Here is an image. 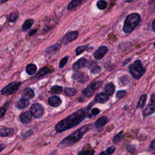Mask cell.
Here are the masks:
<instances>
[{
	"label": "cell",
	"instance_id": "1",
	"mask_svg": "<svg viewBox=\"0 0 155 155\" xmlns=\"http://www.w3.org/2000/svg\"><path fill=\"white\" fill-rule=\"evenodd\" d=\"M88 108L80 109L69 116L61 120L55 126L57 133H61L69 130L79 125L85 117H87Z\"/></svg>",
	"mask_w": 155,
	"mask_h": 155
},
{
	"label": "cell",
	"instance_id": "2",
	"mask_svg": "<svg viewBox=\"0 0 155 155\" xmlns=\"http://www.w3.org/2000/svg\"><path fill=\"white\" fill-rule=\"evenodd\" d=\"M91 127H92L91 124H87V125H84L83 127H81L78 130H76L72 134H70L68 136L62 139L60 142L59 146L62 148H64V147H70L73 144L79 141L86 133H87L89 130H90V129L91 128Z\"/></svg>",
	"mask_w": 155,
	"mask_h": 155
},
{
	"label": "cell",
	"instance_id": "3",
	"mask_svg": "<svg viewBox=\"0 0 155 155\" xmlns=\"http://www.w3.org/2000/svg\"><path fill=\"white\" fill-rule=\"evenodd\" d=\"M140 22V16L139 13H134L128 15L125 20L123 30L126 33L131 32Z\"/></svg>",
	"mask_w": 155,
	"mask_h": 155
},
{
	"label": "cell",
	"instance_id": "4",
	"mask_svg": "<svg viewBox=\"0 0 155 155\" xmlns=\"http://www.w3.org/2000/svg\"><path fill=\"white\" fill-rule=\"evenodd\" d=\"M128 68L132 76L136 79H138L142 77L145 71L139 60L136 61L133 64H131Z\"/></svg>",
	"mask_w": 155,
	"mask_h": 155
},
{
	"label": "cell",
	"instance_id": "5",
	"mask_svg": "<svg viewBox=\"0 0 155 155\" xmlns=\"http://www.w3.org/2000/svg\"><path fill=\"white\" fill-rule=\"evenodd\" d=\"M22 83L21 82H13L8 84L7 85L5 86L1 90V94H12L15 93L21 85Z\"/></svg>",
	"mask_w": 155,
	"mask_h": 155
},
{
	"label": "cell",
	"instance_id": "6",
	"mask_svg": "<svg viewBox=\"0 0 155 155\" xmlns=\"http://www.w3.org/2000/svg\"><path fill=\"white\" fill-rule=\"evenodd\" d=\"M30 113L32 116L35 118H40L44 114V108L39 103L33 104L30 108Z\"/></svg>",
	"mask_w": 155,
	"mask_h": 155
},
{
	"label": "cell",
	"instance_id": "7",
	"mask_svg": "<svg viewBox=\"0 0 155 155\" xmlns=\"http://www.w3.org/2000/svg\"><path fill=\"white\" fill-rule=\"evenodd\" d=\"M154 93H153L151 97V103L149 104L143 111V116L147 117L154 113Z\"/></svg>",
	"mask_w": 155,
	"mask_h": 155
},
{
	"label": "cell",
	"instance_id": "8",
	"mask_svg": "<svg viewBox=\"0 0 155 155\" xmlns=\"http://www.w3.org/2000/svg\"><path fill=\"white\" fill-rule=\"evenodd\" d=\"M78 36V31H71L68 32V33H67L62 39L61 42L64 44H68L70 42H71V41H74V39H76V38Z\"/></svg>",
	"mask_w": 155,
	"mask_h": 155
},
{
	"label": "cell",
	"instance_id": "9",
	"mask_svg": "<svg viewBox=\"0 0 155 155\" xmlns=\"http://www.w3.org/2000/svg\"><path fill=\"white\" fill-rule=\"evenodd\" d=\"M107 51H108V48L105 45L101 46L100 47H99L97 50H96L94 52V56L97 60H100L105 56V54L107 53Z\"/></svg>",
	"mask_w": 155,
	"mask_h": 155
},
{
	"label": "cell",
	"instance_id": "10",
	"mask_svg": "<svg viewBox=\"0 0 155 155\" xmlns=\"http://www.w3.org/2000/svg\"><path fill=\"white\" fill-rule=\"evenodd\" d=\"M48 104L53 107H58L62 104V101L59 96H51L48 99Z\"/></svg>",
	"mask_w": 155,
	"mask_h": 155
},
{
	"label": "cell",
	"instance_id": "11",
	"mask_svg": "<svg viewBox=\"0 0 155 155\" xmlns=\"http://www.w3.org/2000/svg\"><path fill=\"white\" fill-rule=\"evenodd\" d=\"M109 99V96L104 92L97 93L94 98V101L97 103H102L104 104L107 102Z\"/></svg>",
	"mask_w": 155,
	"mask_h": 155
},
{
	"label": "cell",
	"instance_id": "12",
	"mask_svg": "<svg viewBox=\"0 0 155 155\" xmlns=\"http://www.w3.org/2000/svg\"><path fill=\"white\" fill-rule=\"evenodd\" d=\"M87 64V59L84 58H80L73 65V70L74 71H78V70L84 68Z\"/></svg>",
	"mask_w": 155,
	"mask_h": 155
},
{
	"label": "cell",
	"instance_id": "13",
	"mask_svg": "<svg viewBox=\"0 0 155 155\" xmlns=\"http://www.w3.org/2000/svg\"><path fill=\"white\" fill-rule=\"evenodd\" d=\"M22 98L26 99H32L35 96V93L33 90L30 88H25L22 91Z\"/></svg>",
	"mask_w": 155,
	"mask_h": 155
},
{
	"label": "cell",
	"instance_id": "14",
	"mask_svg": "<svg viewBox=\"0 0 155 155\" xmlns=\"http://www.w3.org/2000/svg\"><path fill=\"white\" fill-rule=\"evenodd\" d=\"M15 130L12 128L3 127L0 129V136L2 137L11 136L14 134Z\"/></svg>",
	"mask_w": 155,
	"mask_h": 155
},
{
	"label": "cell",
	"instance_id": "15",
	"mask_svg": "<svg viewBox=\"0 0 155 155\" xmlns=\"http://www.w3.org/2000/svg\"><path fill=\"white\" fill-rule=\"evenodd\" d=\"M29 101L26 99L21 98L15 102V107L18 109H24L29 105Z\"/></svg>",
	"mask_w": 155,
	"mask_h": 155
},
{
	"label": "cell",
	"instance_id": "16",
	"mask_svg": "<svg viewBox=\"0 0 155 155\" xmlns=\"http://www.w3.org/2000/svg\"><path fill=\"white\" fill-rule=\"evenodd\" d=\"M31 117L32 116L31 115L30 111H25L21 114L20 120L23 124H29L31 120Z\"/></svg>",
	"mask_w": 155,
	"mask_h": 155
},
{
	"label": "cell",
	"instance_id": "17",
	"mask_svg": "<svg viewBox=\"0 0 155 155\" xmlns=\"http://www.w3.org/2000/svg\"><path fill=\"white\" fill-rule=\"evenodd\" d=\"M107 122V117L106 116H102L99 117L94 124L95 128L97 130H100L102 128Z\"/></svg>",
	"mask_w": 155,
	"mask_h": 155
},
{
	"label": "cell",
	"instance_id": "18",
	"mask_svg": "<svg viewBox=\"0 0 155 155\" xmlns=\"http://www.w3.org/2000/svg\"><path fill=\"white\" fill-rule=\"evenodd\" d=\"M104 90H105V93L109 96H111L112 95L114 92V90H115V88H114V84L112 83V82H110V83H108L105 88H104Z\"/></svg>",
	"mask_w": 155,
	"mask_h": 155
},
{
	"label": "cell",
	"instance_id": "19",
	"mask_svg": "<svg viewBox=\"0 0 155 155\" xmlns=\"http://www.w3.org/2000/svg\"><path fill=\"white\" fill-rule=\"evenodd\" d=\"M33 22H34V20L33 19H28L26 20L22 25V30L23 31H25L29 30L33 25Z\"/></svg>",
	"mask_w": 155,
	"mask_h": 155
},
{
	"label": "cell",
	"instance_id": "20",
	"mask_svg": "<svg viewBox=\"0 0 155 155\" xmlns=\"http://www.w3.org/2000/svg\"><path fill=\"white\" fill-rule=\"evenodd\" d=\"M25 70H26V72L28 74L32 75V74H34L36 72L37 67L35 64H30L27 65Z\"/></svg>",
	"mask_w": 155,
	"mask_h": 155
},
{
	"label": "cell",
	"instance_id": "21",
	"mask_svg": "<svg viewBox=\"0 0 155 155\" xmlns=\"http://www.w3.org/2000/svg\"><path fill=\"white\" fill-rule=\"evenodd\" d=\"M82 3V1H80V0H74V1H71L68 4L67 9L68 10H71L73 8H74L76 7L79 6V5H81Z\"/></svg>",
	"mask_w": 155,
	"mask_h": 155
},
{
	"label": "cell",
	"instance_id": "22",
	"mask_svg": "<svg viewBox=\"0 0 155 155\" xmlns=\"http://www.w3.org/2000/svg\"><path fill=\"white\" fill-rule=\"evenodd\" d=\"M61 47V45L59 44H55L53 45H51L50 47H49L48 48H47L46 51L49 53V54H51V53H54V52L57 51Z\"/></svg>",
	"mask_w": 155,
	"mask_h": 155
},
{
	"label": "cell",
	"instance_id": "23",
	"mask_svg": "<svg viewBox=\"0 0 155 155\" xmlns=\"http://www.w3.org/2000/svg\"><path fill=\"white\" fill-rule=\"evenodd\" d=\"M50 93L53 94H58L62 91V88L59 85H53L50 89Z\"/></svg>",
	"mask_w": 155,
	"mask_h": 155
},
{
	"label": "cell",
	"instance_id": "24",
	"mask_svg": "<svg viewBox=\"0 0 155 155\" xmlns=\"http://www.w3.org/2000/svg\"><path fill=\"white\" fill-rule=\"evenodd\" d=\"M115 150H116V147L114 146H111V147H109L105 151H101L99 154V155H111L114 152Z\"/></svg>",
	"mask_w": 155,
	"mask_h": 155
},
{
	"label": "cell",
	"instance_id": "25",
	"mask_svg": "<svg viewBox=\"0 0 155 155\" xmlns=\"http://www.w3.org/2000/svg\"><path fill=\"white\" fill-rule=\"evenodd\" d=\"M50 72V70L49 68H48L47 67H43L42 68H41L39 72L36 74V76H35V78H39V77H42L44 76L45 75H46L47 74H48Z\"/></svg>",
	"mask_w": 155,
	"mask_h": 155
},
{
	"label": "cell",
	"instance_id": "26",
	"mask_svg": "<svg viewBox=\"0 0 155 155\" xmlns=\"http://www.w3.org/2000/svg\"><path fill=\"white\" fill-rule=\"evenodd\" d=\"M147 96L146 94H143L140 96V97L139 100V102L137 103V108H142L144 106L146 100H147Z\"/></svg>",
	"mask_w": 155,
	"mask_h": 155
},
{
	"label": "cell",
	"instance_id": "27",
	"mask_svg": "<svg viewBox=\"0 0 155 155\" xmlns=\"http://www.w3.org/2000/svg\"><path fill=\"white\" fill-rule=\"evenodd\" d=\"M18 18V12L17 11L12 12L10 13L8 16V22H15Z\"/></svg>",
	"mask_w": 155,
	"mask_h": 155
},
{
	"label": "cell",
	"instance_id": "28",
	"mask_svg": "<svg viewBox=\"0 0 155 155\" xmlns=\"http://www.w3.org/2000/svg\"><path fill=\"white\" fill-rule=\"evenodd\" d=\"M65 94L68 96H73L76 94L77 90L74 88H65L64 90Z\"/></svg>",
	"mask_w": 155,
	"mask_h": 155
},
{
	"label": "cell",
	"instance_id": "29",
	"mask_svg": "<svg viewBox=\"0 0 155 155\" xmlns=\"http://www.w3.org/2000/svg\"><path fill=\"white\" fill-rule=\"evenodd\" d=\"M94 91L92 90L91 88L90 87V86H88L87 88H85L82 90V94L87 97H90L93 94Z\"/></svg>",
	"mask_w": 155,
	"mask_h": 155
},
{
	"label": "cell",
	"instance_id": "30",
	"mask_svg": "<svg viewBox=\"0 0 155 155\" xmlns=\"http://www.w3.org/2000/svg\"><path fill=\"white\" fill-rule=\"evenodd\" d=\"M97 7L99 10H104L107 6V2L104 0H100L97 2Z\"/></svg>",
	"mask_w": 155,
	"mask_h": 155
},
{
	"label": "cell",
	"instance_id": "31",
	"mask_svg": "<svg viewBox=\"0 0 155 155\" xmlns=\"http://www.w3.org/2000/svg\"><path fill=\"white\" fill-rule=\"evenodd\" d=\"M102 84V82L101 81H94L93 82L92 84H91L89 86L91 88L92 90L94 91L96 89H97Z\"/></svg>",
	"mask_w": 155,
	"mask_h": 155
},
{
	"label": "cell",
	"instance_id": "32",
	"mask_svg": "<svg viewBox=\"0 0 155 155\" xmlns=\"http://www.w3.org/2000/svg\"><path fill=\"white\" fill-rule=\"evenodd\" d=\"M73 78H74V79H75L76 81H82L83 80V79L84 78V76L81 72H78L73 74Z\"/></svg>",
	"mask_w": 155,
	"mask_h": 155
},
{
	"label": "cell",
	"instance_id": "33",
	"mask_svg": "<svg viewBox=\"0 0 155 155\" xmlns=\"http://www.w3.org/2000/svg\"><path fill=\"white\" fill-rule=\"evenodd\" d=\"M87 47V45H82V46H79V47H77L75 50L76 54V55L80 54L81 53H82L83 51H84L86 50Z\"/></svg>",
	"mask_w": 155,
	"mask_h": 155
},
{
	"label": "cell",
	"instance_id": "34",
	"mask_svg": "<svg viewBox=\"0 0 155 155\" xmlns=\"http://www.w3.org/2000/svg\"><path fill=\"white\" fill-rule=\"evenodd\" d=\"M122 132H119L118 134H117L113 138V142L115 143H117L119 142L122 139Z\"/></svg>",
	"mask_w": 155,
	"mask_h": 155
},
{
	"label": "cell",
	"instance_id": "35",
	"mask_svg": "<svg viewBox=\"0 0 155 155\" xmlns=\"http://www.w3.org/2000/svg\"><path fill=\"white\" fill-rule=\"evenodd\" d=\"M94 153V150H85L79 151L77 155H93Z\"/></svg>",
	"mask_w": 155,
	"mask_h": 155
},
{
	"label": "cell",
	"instance_id": "36",
	"mask_svg": "<svg viewBox=\"0 0 155 155\" xmlns=\"http://www.w3.org/2000/svg\"><path fill=\"white\" fill-rule=\"evenodd\" d=\"M90 70L91 72L93 73H99L101 71V68L98 65H94L90 68Z\"/></svg>",
	"mask_w": 155,
	"mask_h": 155
},
{
	"label": "cell",
	"instance_id": "37",
	"mask_svg": "<svg viewBox=\"0 0 155 155\" xmlns=\"http://www.w3.org/2000/svg\"><path fill=\"white\" fill-rule=\"evenodd\" d=\"M68 56H65L64 57L63 59H61V61H60V63H59V67L60 68H63L65 65L66 64L67 61H68Z\"/></svg>",
	"mask_w": 155,
	"mask_h": 155
},
{
	"label": "cell",
	"instance_id": "38",
	"mask_svg": "<svg viewBox=\"0 0 155 155\" xmlns=\"http://www.w3.org/2000/svg\"><path fill=\"white\" fill-rule=\"evenodd\" d=\"M125 94V90H119L117 91L116 96L117 98H121Z\"/></svg>",
	"mask_w": 155,
	"mask_h": 155
},
{
	"label": "cell",
	"instance_id": "39",
	"mask_svg": "<svg viewBox=\"0 0 155 155\" xmlns=\"http://www.w3.org/2000/svg\"><path fill=\"white\" fill-rule=\"evenodd\" d=\"M91 113L93 116H96L97 114H99L100 113V110L97 108H92V110H91Z\"/></svg>",
	"mask_w": 155,
	"mask_h": 155
},
{
	"label": "cell",
	"instance_id": "40",
	"mask_svg": "<svg viewBox=\"0 0 155 155\" xmlns=\"http://www.w3.org/2000/svg\"><path fill=\"white\" fill-rule=\"evenodd\" d=\"M6 113V108L4 107L0 108V118L4 117Z\"/></svg>",
	"mask_w": 155,
	"mask_h": 155
},
{
	"label": "cell",
	"instance_id": "41",
	"mask_svg": "<svg viewBox=\"0 0 155 155\" xmlns=\"http://www.w3.org/2000/svg\"><path fill=\"white\" fill-rule=\"evenodd\" d=\"M36 31H37V30H36V29L30 31L28 33V35H29V36H32V35H35V34L36 33Z\"/></svg>",
	"mask_w": 155,
	"mask_h": 155
},
{
	"label": "cell",
	"instance_id": "42",
	"mask_svg": "<svg viewBox=\"0 0 155 155\" xmlns=\"http://www.w3.org/2000/svg\"><path fill=\"white\" fill-rule=\"evenodd\" d=\"M150 148L151 149V150H154V140H153L151 143H150Z\"/></svg>",
	"mask_w": 155,
	"mask_h": 155
},
{
	"label": "cell",
	"instance_id": "43",
	"mask_svg": "<svg viewBox=\"0 0 155 155\" xmlns=\"http://www.w3.org/2000/svg\"><path fill=\"white\" fill-rule=\"evenodd\" d=\"M5 145L3 143H0V152H1L2 150H4L5 148Z\"/></svg>",
	"mask_w": 155,
	"mask_h": 155
},
{
	"label": "cell",
	"instance_id": "44",
	"mask_svg": "<svg viewBox=\"0 0 155 155\" xmlns=\"http://www.w3.org/2000/svg\"><path fill=\"white\" fill-rule=\"evenodd\" d=\"M130 60H131V59H130V58H128V59H127L126 61H124L123 65H124H124H125L127 64V62H128V61H130Z\"/></svg>",
	"mask_w": 155,
	"mask_h": 155
},
{
	"label": "cell",
	"instance_id": "45",
	"mask_svg": "<svg viewBox=\"0 0 155 155\" xmlns=\"http://www.w3.org/2000/svg\"><path fill=\"white\" fill-rule=\"evenodd\" d=\"M154 20L153 21V22H152V27H153V30L154 31V30H155V28H154Z\"/></svg>",
	"mask_w": 155,
	"mask_h": 155
},
{
	"label": "cell",
	"instance_id": "46",
	"mask_svg": "<svg viewBox=\"0 0 155 155\" xmlns=\"http://www.w3.org/2000/svg\"><path fill=\"white\" fill-rule=\"evenodd\" d=\"M133 1H125V2H132Z\"/></svg>",
	"mask_w": 155,
	"mask_h": 155
},
{
	"label": "cell",
	"instance_id": "47",
	"mask_svg": "<svg viewBox=\"0 0 155 155\" xmlns=\"http://www.w3.org/2000/svg\"><path fill=\"white\" fill-rule=\"evenodd\" d=\"M144 155H145V154H144Z\"/></svg>",
	"mask_w": 155,
	"mask_h": 155
}]
</instances>
